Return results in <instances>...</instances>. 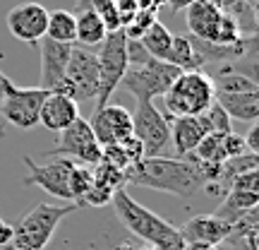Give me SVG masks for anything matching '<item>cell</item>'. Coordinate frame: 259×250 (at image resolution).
<instances>
[{
  "label": "cell",
  "mask_w": 259,
  "mask_h": 250,
  "mask_svg": "<svg viewBox=\"0 0 259 250\" xmlns=\"http://www.w3.org/2000/svg\"><path fill=\"white\" fill-rule=\"evenodd\" d=\"M132 135L142 142L144 157H163L170 145V121L154 106V101H137L132 113Z\"/></svg>",
  "instance_id": "cell-8"
},
{
  "label": "cell",
  "mask_w": 259,
  "mask_h": 250,
  "mask_svg": "<svg viewBox=\"0 0 259 250\" xmlns=\"http://www.w3.org/2000/svg\"><path fill=\"white\" fill-rule=\"evenodd\" d=\"M101 161H106L108 166L118 168V171H125V168L130 166L127 157H125V152H122V147L118 145V142H113V145H106V147H101Z\"/></svg>",
  "instance_id": "cell-30"
},
{
  "label": "cell",
  "mask_w": 259,
  "mask_h": 250,
  "mask_svg": "<svg viewBox=\"0 0 259 250\" xmlns=\"http://www.w3.org/2000/svg\"><path fill=\"white\" fill-rule=\"evenodd\" d=\"M12 87V82H10L8 75H3V70H0V101H3V96L8 94V89Z\"/></svg>",
  "instance_id": "cell-37"
},
{
  "label": "cell",
  "mask_w": 259,
  "mask_h": 250,
  "mask_svg": "<svg viewBox=\"0 0 259 250\" xmlns=\"http://www.w3.org/2000/svg\"><path fill=\"white\" fill-rule=\"evenodd\" d=\"M135 250H154L151 245H142V248H135Z\"/></svg>",
  "instance_id": "cell-41"
},
{
  "label": "cell",
  "mask_w": 259,
  "mask_h": 250,
  "mask_svg": "<svg viewBox=\"0 0 259 250\" xmlns=\"http://www.w3.org/2000/svg\"><path fill=\"white\" fill-rule=\"evenodd\" d=\"M242 139H245V147H247L250 154H259V125L257 123H252L250 132H247Z\"/></svg>",
  "instance_id": "cell-34"
},
{
  "label": "cell",
  "mask_w": 259,
  "mask_h": 250,
  "mask_svg": "<svg viewBox=\"0 0 259 250\" xmlns=\"http://www.w3.org/2000/svg\"><path fill=\"white\" fill-rule=\"evenodd\" d=\"M125 183L176 197H194L206 188L199 166L190 159H168V157H144L142 161L127 166Z\"/></svg>",
  "instance_id": "cell-1"
},
{
  "label": "cell",
  "mask_w": 259,
  "mask_h": 250,
  "mask_svg": "<svg viewBox=\"0 0 259 250\" xmlns=\"http://www.w3.org/2000/svg\"><path fill=\"white\" fill-rule=\"evenodd\" d=\"M185 243H206V245H221L228 241L233 226L221 222L213 214H197L190 222L183 224V229H178Z\"/></svg>",
  "instance_id": "cell-16"
},
{
  "label": "cell",
  "mask_w": 259,
  "mask_h": 250,
  "mask_svg": "<svg viewBox=\"0 0 259 250\" xmlns=\"http://www.w3.org/2000/svg\"><path fill=\"white\" fill-rule=\"evenodd\" d=\"M99 56V94H96V109H103L113 92L120 87V80L127 70V34L125 29L108 31L103 39V48ZM94 109V111H96Z\"/></svg>",
  "instance_id": "cell-6"
},
{
  "label": "cell",
  "mask_w": 259,
  "mask_h": 250,
  "mask_svg": "<svg viewBox=\"0 0 259 250\" xmlns=\"http://www.w3.org/2000/svg\"><path fill=\"white\" fill-rule=\"evenodd\" d=\"M94 178H92V168L84 166V164H74L72 173H70V195H72V202H82L84 193L92 188Z\"/></svg>",
  "instance_id": "cell-27"
},
{
  "label": "cell",
  "mask_w": 259,
  "mask_h": 250,
  "mask_svg": "<svg viewBox=\"0 0 259 250\" xmlns=\"http://www.w3.org/2000/svg\"><path fill=\"white\" fill-rule=\"evenodd\" d=\"M194 0H170V8L173 10H180V8H187V5H192Z\"/></svg>",
  "instance_id": "cell-39"
},
{
  "label": "cell",
  "mask_w": 259,
  "mask_h": 250,
  "mask_svg": "<svg viewBox=\"0 0 259 250\" xmlns=\"http://www.w3.org/2000/svg\"><path fill=\"white\" fill-rule=\"evenodd\" d=\"M166 63L176 65L178 70H183V73H190V70H202L204 60L197 53L194 44L190 41V34H180V37H173V41H170Z\"/></svg>",
  "instance_id": "cell-22"
},
{
  "label": "cell",
  "mask_w": 259,
  "mask_h": 250,
  "mask_svg": "<svg viewBox=\"0 0 259 250\" xmlns=\"http://www.w3.org/2000/svg\"><path fill=\"white\" fill-rule=\"evenodd\" d=\"M77 19V31H74V44L77 46H99L103 44V39H106V24H103V19L94 12L89 5H84L79 8V12L74 15Z\"/></svg>",
  "instance_id": "cell-21"
},
{
  "label": "cell",
  "mask_w": 259,
  "mask_h": 250,
  "mask_svg": "<svg viewBox=\"0 0 259 250\" xmlns=\"http://www.w3.org/2000/svg\"><path fill=\"white\" fill-rule=\"evenodd\" d=\"M113 193H115V190H111V188L99 186V183H92V188L84 193V197H82V202L79 204H89V207H106V204H111Z\"/></svg>",
  "instance_id": "cell-29"
},
{
  "label": "cell",
  "mask_w": 259,
  "mask_h": 250,
  "mask_svg": "<svg viewBox=\"0 0 259 250\" xmlns=\"http://www.w3.org/2000/svg\"><path fill=\"white\" fill-rule=\"evenodd\" d=\"M216 99L211 77L202 70H190L180 73L178 80L170 84V89L163 94L166 113L170 118H183V116H202Z\"/></svg>",
  "instance_id": "cell-4"
},
{
  "label": "cell",
  "mask_w": 259,
  "mask_h": 250,
  "mask_svg": "<svg viewBox=\"0 0 259 250\" xmlns=\"http://www.w3.org/2000/svg\"><path fill=\"white\" fill-rule=\"evenodd\" d=\"M180 73L183 70H178L176 65L149 56L144 63L127 65L120 84L137 101H154L156 96H163L170 89V84L176 82Z\"/></svg>",
  "instance_id": "cell-5"
},
{
  "label": "cell",
  "mask_w": 259,
  "mask_h": 250,
  "mask_svg": "<svg viewBox=\"0 0 259 250\" xmlns=\"http://www.w3.org/2000/svg\"><path fill=\"white\" fill-rule=\"evenodd\" d=\"M79 116V103L65 96V94H58V92H48L46 101L41 106V113H38V123L44 128L53 130V132H63L65 128H70Z\"/></svg>",
  "instance_id": "cell-17"
},
{
  "label": "cell",
  "mask_w": 259,
  "mask_h": 250,
  "mask_svg": "<svg viewBox=\"0 0 259 250\" xmlns=\"http://www.w3.org/2000/svg\"><path fill=\"white\" fill-rule=\"evenodd\" d=\"M209 123L204 116H183L170 121V142L180 157H187L197 149V145L209 135Z\"/></svg>",
  "instance_id": "cell-18"
},
{
  "label": "cell",
  "mask_w": 259,
  "mask_h": 250,
  "mask_svg": "<svg viewBox=\"0 0 259 250\" xmlns=\"http://www.w3.org/2000/svg\"><path fill=\"white\" fill-rule=\"evenodd\" d=\"M89 128H92L96 142L101 147H106V145L120 142V139L132 135V113L125 106L106 103L103 109L94 111L92 121H89Z\"/></svg>",
  "instance_id": "cell-13"
},
{
  "label": "cell",
  "mask_w": 259,
  "mask_h": 250,
  "mask_svg": "<svg viewBox=\"0 0 259 250\" xmlns=\"http://www.w3.org/2000/svg\"><path fill=\"white\" fill-rule=\"evenodd\" d=\"M74 31H77V19L67 10H53L48 12L46 39L58 44H74Z\"/></svg>",
  "instance_id": "cell-25"
},
{
  "label": "cell",
  "mask_w": 259,
  "mask_h": 250,
  "mask_svg": "<svg viewBox=\"0 0 259 250\" xmlns=\"http://www.w3.org/2000/svg\"><path fill=\"white\" fill-rule=\"evenodd\" d=\"M185 250H219L216 245H206V243H185Z\"/></svg>",
  "instance_id": "cell-38"
},
{
  "label": "cell",
  "mask_w": 259,
  "mask_h": 250,
  "mask_svg": "<svg viewBox=\"0 0 259 250\" xmlns=\"http://www.w3.org/2000/svg\"><path fill=\"white\" fill-rule=\"evenodd\" d=\"M115 250H135V245H130V243H120Z\"/></svg>",
  "instance_id": "cell-40"
},
{
  "label": "cell",
  "mask_w": 259,
  "mask_h": 250,
  "mask_svg": "<svg viewBox=\"0 0 259 250\" xmlns=\"http://www.w3.org/2000/svg\"><path fill=\"white\" fill-rule=\"evenodd\" d=\"M257 173H259V171L242 173V176H238L235 181H233L231 188H235V190H259V186H257ZM231 188H228V190H231Z\"/></svg>",
  "instance_id": "cell-33"
},
{
  "label": "cell",
  "mask_w": 259,
  "mask_h": 250,
  "mask_svg": "<svg viewBox=\"0 0 259 250\" xmlns=\"http://www.w3.org/2000/svg\"><path fill=\"white\" fill-rule=\"evenodd\" d=\"M82 204L65 202V204H48L41 202L34 209H29L17 226H12V248L17 250H44L48 241L53 238L58 224L63 222L67 214L77 212Z\"/></svg>",
  "instance_id": "cell-3"
},
{
  "label": "cell",
  "mask_w": 259,
  "mask_h": 250,
  "mask_svg": "<svg viewBox=\"0 0 259 250\" xmlns=\"http://www.w3.org/2000/svg\"><path fill=\"white\" fill-rule=\"evenodd\" d=\"M213 89L216 92H226V94H254L259 92L257 80L247 77L240 70H233V67H223L221 73L211 77Z\"/></svg>",
  "instance_id": "cell-24"
},
{
  "label": "cell",
  "mask_w": 259,
  "mask_h": 250,
  "mask_svg": "<svg viewBox=\"0 0 259 250\" xmlns=\"http://www.w3.org/2000/svg\"><path fill=\"white\" fill-rule=\"evenodd\" d=\"M22 161H24L29 168V176L24 178L27 186H38L41 190L56 195L60 200L72 202V195H70V173H72V168H74L72 159L56 157L51 164H44V166H41V164H36L29 154H24Z\"/></svg>",
  "instance_id": "cell-11"
},
{
  "label": "cell",
  "mask_w": 259,
  "mask_h": 250,
  "mask_svg": "<svg viewBox=\"0 0 259 250\" xmlns=\"http://www.w3.org/2000/svg\"><path fill=\"white\" fill-rule=\"evenodd\" d=\"M48 92L41 87H17L12 84L0 101V116L19 130L38 125V113L46 101Z\"/></svg>",
  "instance_id": "cell-9"
},
{
  "label": "cell",
  "mask_w": 259,
  "mask_h": 250,
  "mask_svg": "<svg viewBox=\"0 0 259 250\" xmlns=\"http://www.w3.org/2000/svg\"><path fill=\"white\" fill-rule=\"evenodd\" d=\"M0 137H5V130H3V128H0Z\"/></svg>",
  "instance_id": "cell-42"
},
{
  "label": "cell",
  "mask_w": 259,
  "mask_h": 250,
  "mask_svg": "<svg viewBox=\"0 0 259 250\" xmlns=\"http://www.w3.org/2000/svg\"><path fill=\"white\" fill-rule=\"evenodd\" d=\"M5 22H8V31L15 39L24 41V44H38L46 37L48 10L41 3H34V0L19 3L15 8H10Z\"/></svg>",
  "instance_id": "cell-12"
},
{
  "label": "cell",
  "mask_w": 259,
  "mask_h": 250,
  "mask_svg": "<svg viewBox=\"0 0 259 250\" xmlns=\"http://www.w3.org/2000/svg\"><path fill=\"white\" fill-rule=\"evenodd\" d=\"M74 101H89L99 94V56L82 46H72L63 84L56 89Z\"/></svg>",
  "instance_id": "cell-7"
},
{
  "label": "cell",
  "mask_w": 259,
  "mask_h": 250,
  "mask_svg": "<svg viewBox=\"0 0 259 250\" xmlns=\"http://www.w3.org/2000/svg\"><path fill=\"white\" fill-rule=\"evenodd\" d=\"M154 250H185V241H183V236H178L176 241H170V243H166V245L154 248Z\"/></svg>",
  "instance_id": "cell-36"
},
{
  "label": "cell",
  "mask_w": 259,
  "mask_h": 250,
  "mask_svg": "<svg viewBox=\"0 0 259 250\" xmlns=\"http://www.w3.org/2000/svg\"><path fill=\"white\" fill-rule=\"evenodd\" d=\"M111 204L122 226L132 236H137L147 245H151V248H161V245L176 241L178 236H180V231H178L173 224H168L166 219H161L158 214L147 209L144 204H139L132 195L125 193V188L113 193Z\"/></svg>",
  "instance_id": "cell-2"
},
{
  "label": "cell",
  "mask_w": 259,
  "mask_h": 250,
  "mask_svg": "<svg viewBox=\"0 0 259 250\" xmlns=\"http://www.w3.org/2000/svg\"><path fill=\"white\" fill-rule=\"evenodd\" d=\"M223 149H226V159H233V157H242L247 154V147H245V139L235 132H228L223 137Z\"/></svg>",
  "instance_id": "cell-32"
},
{
  "label": "cell",
  "mask_w": 259,
  "mask_h": 250,
  "mask_svg": "<svg viewBox=\"0 0 259 250\" xmlns=\"http://www.w3.org/2000/svg\"><path fill=\"white\" fill-rule=\"evenodd\" d=\"M137 41L142 44V48H144L151 58L166 60L170 41H173V34L168 31V27L163 24V22H151V24L142 31V37H139Z\"/></svg>",
  "instance_id": "cell-23"
},
{
  "label": "cell",
  "mask_w": 259,
  "mask_h": 250,
  "mask_svg": "<svg viewBox=\"0 0 259 250\" xmlns=\"http://www.w3.org/2000/svg\"><path fill=\"white\" fill-rule=\"evenodd\" d=\"M92 178H94V183L111 188V190H120V188L125 186V173H122V171H118V168L108 166L106 161L94 164V166H92Z\"/></svg>",
  "instance_id": "cell-26"
},
{
  "label": "cell",
  "mask_w": 259,
  "mask_h": 250,
  "mask_svg": "<svg viewBox=\"0 0 259 250\" xmlns=\"http://www.w3.org/2000/svg\"><path fill=\"white\" fill-rule=\"evenodd\" d=\"M213 101L226 111L228 118H238V121H245V123H257V118H259V92H254V94L216 92Z\"/></svg>",
  "instance_id": "cell-20"
},
{
  "label": "cell",
  "mask_w": 259,
  "mask_h": 250,
  "mask_svg": "<svg viewBox=\"0 0 259 250\" xmlns=\"http://www.w3.org/2000/svg\"><path fill=\"white\" fill-rule=\"evenodd\" d=\"M221 17H223L221 0H194L192 5H187V29H190V37L216 44Z\"/></svg>",
  "instance_id": "cell-15"
},
{
  "label": "cell",
  "mask_w": 259,
  "mask_h": 250,
  "mask_svg": "<svg viewBox=\"0 0 259 250\" xmlns=\"http://www.w3.org/2000/svg\"><path fill=\"white\" fill-rule=\"evenodd\" d=\"M202 116L206 118V123H209V130H211V132H221V135L233 132V130H231V118L226 116V111H223L216 101H213L211 106L202 113Z\"/></svg>",
  "instance_id": "cell-28"
},
{
  "label": "cell",
  "mask_w": 259,
  "mask_h": 250,
  "mask_svg": "<svg viewBox=\"0 0 259 250\" xmlns=\"http://www.w3.org/2000/svg\"><path fill=\"white\" fill-rule=\"evenodd\" d=\"M118 145H120L122 152H125V157H127V161H130V166L144 159V147H142V142H139L135 135H130V137L120 139Z\"/></svg>",
  "instance_id": "cell-31"
},
{
  "label": "cell",
  "mask_w": 259,
  "mask_h": 250,
  "mask_svg": "<svg viewBox=\"0 0 259 250\" xmlns=\"http://www.w3.org/2000/svg\"><path fill=\"white\" fill-rule=\"evenodd\" d=\"M5 250H17V248H12V245H10V248H5Z\"/></svg>",
  "instance_id": "cell-43"
},
{
  "label": "cell",
  "mask_w": 259,
  "mask_h": 250,
  "mask_svg": "<svg viewBox=\"0 0 259 250\" xmlns=\"http://www.w3.org/2000/svg\"><path fill=\"white\" fill-rule=\"evenodd\" d=\"M12 245V226L0 219V250H5Z\"/></svg>",
  "instance_id": "cell-35"
},
{
  "label": "cell",
  "mask_w": 259,
  "mask_h": 250,
  "mask_svg": "<svg viewBox=\"0 0 259 250\" xmlns=\"http://www.w3.org/2000/svg\"><path fill=\"white\" fill-rule=\"evenodd\" d=\"M257 202H259V190H235V188H231V190H226L223 202L219 204L213 217H219L221 222L233 226L250 209H257Z\"/></svg>",
  "instance_id": "cell-19"
},
{
  "label": "cell",
  "mask_w": 259,
  "mask_h": 250,
  "mask_svg": "<svg viewBox=\"0 0 259 250\" xmlns=\"http://www.w3.org/2000/svg\"><path fill=\"white\" fill-rule=\"evenodd\" d=\"M72 46L74 44H58V41H51L46 37L38 41V51H41V89L56 92L58 87L63 84Z\"/></svg>",
  "instance_id": "cell-14"
},
{
  "label": "cell",
  "mask_w": 259,
  "mask_h": 250,
  "mask_svg": "<svg viewBox=\"0 0 259 250\" xmlns=\"http://www.w3.org/2000/svg\"><path fill=\"white\" fill-rule=\"evenodd\" d=\"M48 154H56V157H65V159H77L82 161L84 166H94L101 161V145L96 142L89 121L77 118V121L65 128L58 135V145Z\"/></svg>",
  "instance_id": "cell-10"
}]
</instances>
